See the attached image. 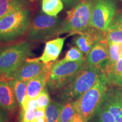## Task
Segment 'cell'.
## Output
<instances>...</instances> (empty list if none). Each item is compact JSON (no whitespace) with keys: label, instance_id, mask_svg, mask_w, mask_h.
<instances>
[{"label":"cell","instance_id":"6da1fadb","mask_svg":"<svg viewBox=\"0 0 122 122\" xmlns=\"http://www.w3.org/2000/svg\"><path fill=\"white\" fill-rule=\"evenodd\" d=\"M102 70L86 65L72 80L57 94L58 102L64 104L77 100L91 89L97 81Z\"/></svg>","mask_w":122,"mask_h":122},{"label":"cell","instance_id":"7a4b0ae2","mask_svg":"<svg viewBox=\"0 0 122 122\" xmlns=\"http://www.w3.org/2000/svg\"><path fill=\"white\" fill-rule=\"evenodd\" d=\"M109 85L107 77L102 70L93 86L77 100L73 101L76 113L88 122L101 104Z\"/></svg>","mask_w":122,"mask_h":122},{"label":"cell","instance_id":"3957f363","mask_svg":"<svg viewBox=\"0 0 122 122\" xmlns=\"http://www.w3.org/2000/svg\"><path fill=\"white\" fill-rule=\"evenodd\" d=\"M31 11L16 10L0 18V42L9 43L19 39L28 30Z\"/></svg>","mask_w":122,"mask_h":122},{"label":"cell","instance_id":"277c9868","mask_svg":"<svg viewBox=\"0 0 122 122\" xmlns=\"http://www.w3.org/2000/svg\"><path fill=\"white\" fill-rule=\"evenodd\" d=\"M94 0H80L72 9L67 11L59 35L68 36L84 32L91 27V19Z\"/></svg>","mask_w":122,"mask_h":122},{"label":"cell","instance_id":"5b68a950","mask_svg":"<svg viewBox=\"0 0 122 122\" xmlns=\"http://www.w3.org/2000/svg\"><path fill=\"white\" fill-rule=\"evenodd\" d=\"M63 20L58 16L37 14L30 23L28 40L31 42H41L59 36Z\"/></svg>","mask_w":122,"mask_h":122},{"label":"cell","instance_id":"8992f818","mask_svg":"<svg viewBox=\"0 0 122 122\" xmlns=\"http://www.w3.org/2000/svg\"><path fill=\"white\" fill-rule=\"evenodd\" d=\"M32 44L27 41L6 47L0 51V75L9 77L32 56Z\"/></svg>","mask_w":122,"mask_h":122},{"label":"cell","instance_id":"52a82bcc","mask_svg":"<svg viewBox=\"0 0 122 122\" xmlns=\"http://www.w3.org/2000/svg\"><path fill=\"white\" fill-rule=\"evenodd\" d=\"M86 65L85 58L76 62L59 64L55 61L47 82V88L51 92H58L70 83Z\"/></svg>","mask_w":122,"mask_h":122},{"label":"cell","instance_id":"ba28073f","mask_svg":"<svg viewBox=\"0 0 122 122\" xmlns=\"http://www.w3.org/2000/svg\"><path fill=\"white\" fill-rule=\"evenodd\" d=\"M115 0H94L92 10L91 27L105 32L117 14Z\"/></svg>","mask_w":122,"mask_h":122},{"label":"cell","instance_id":"9c48e42d","mask_svg":"<svg viewBox=\"0 0 122 122\" xmlns=\"http://www.w3.org/2000/svg\"><path fill=\"white\" fill-rule=\"evenodd\" d=\"M86 63L104 70L109 64V47L106 37L98 40L85 57Z\"/></svg>","mask_w":122,"mask_h":122},{"label":"cell","instance_id":"30bf717a","mask_svg":"<svg viewBox=\"0 0 122 122\" xmlns=\"http://www.w3.org/2000/svg\"><path fill=\"white\" fill-rule=\"evenodd\" d=\"M108 88L102 102V106L114 117L116 122H122V87Z\"/></svg>","mask_w":122,"mask_h":122},{"label":"cell","instance_id":"8fae6325","mask_svg":"<svg viewBox=\"0 0 122 122\" xmlns=\"http://www.w3.org/2000/svg\"><path fill=\"white\" fill-rule=\"evenodd\" d=\"M67 36L57 37L46 42L44 51L40 57L35 58H27L28 62H41L47 64L56 61L60 55Z\"/></svg>","mask_w":122,"mask_h":122},{"label":"cell","instance_id":"7c38bea8","mask_svg":"<svg viewBox=\"0 0 122 122\" xmlns=\"http://www.w3.org/2000/svg\"><path fill=\"white\" fill-rule=\"evenodd\" d=\"M10 79L6 76H0V107L7 113L14 114L18 104L9 83Z\"/></svg>","mask_w":122,"mask_h":122},{"label":"cell","instance_id":"4fadbf2b","mask_svg":"<svg viewBox=\"0 0 122 122\" xmlns=\"http://www.w3.org/2000/svg\"><path fill=\"white\" fill-rule=\"evenodd\" d=\"M106 37L105 32L91 27L84 32L77 34L74 39V42L84 54L86 55L91 51L96 42L102 38Z\"/></svg>","mask_w":122,"mask_h":122},{"label":"cell","instance_id":"5bb4252c","mask_svg":"<svg viewBox=\"0 0 122 122\" xmlns=\"http://www.w3.org/2000/svg\"><path fill=\"white\" fill-rule=\"evenodd\" d=\"M53 63L54 62L47 63L45 68L40 74L28 81L25 96L26 98H36L46 86Z\"/></svg>","mask_w":122,"mask_h":122},{"label":"cell","instance_id":"9a60e30c","mask_svg":"<svg viewBox=\"0 0 122 122\" xmlns=\"http://www.w3.org/2000/svg\"><path fill=\"white\" fill-rule=\"evenodd\" d=\"M46 66V64L41 62H28L25 61L14 72L7 77L28 81L40 74Z\"/></svg>","mask_w":122,"mask_h":122},{"label":"cell","instance_id":"2e32d148","mask_svg":"<svg viewBox=\"0 0 122 122\" xmlns=\"http://www.w3.org/2000/svg\"><path fill=\"white\" fill-rule=\"evenodd\" d=\"M107 41L122 43V14L117 13L105 32Z\"/></svg>","mask_w":122,"mask_h":122},{"label":"cell","instance_id":"e0dca14e","mask_svg":"<svg viewBox=\"0 0 122 122\" xmlns=\"http://www.w3.org/2000/svg\"><path fill=\"white\" fill-rule=\"evenodd\" d=\"M28 5L27 0H0V18L16 10L26 9Z\"/></svg>","mask_w":122,"mask_h":122},{"label":"cell","instance_id":"ac0fdd59","mask_svg":"<svg viewBox=\"0 0 122 122\" xmlns=\"http://www.w3.org/2000/svg\"><path fill=\"white\" fill-rule=\"evenodd\" d=\"M9 83L13 91L17 104L21 108L23 101L27 94L28 81H23L18 79L10 78Z\"/></svg>","mask_w":122,"mask_h":122},{"label":"cell","instance_id":"d6986e66","mask_svg":"<svg viewBox=\"0 0 122 122\" xmlns=\"http://www.w3.org/2000/svg\"><path fill=\"white\" fill-rule=\"evenodd\" d=\"M105 73L110 85L122 87V57L114 67Z\"/></svg>","mask_w":122,"mask_h":122},{"label":"cell","instance_id":"ffe728a7","mask_svg":"<svg viewBox=\"0 0 122 122\" xmlns=\"http://www.w3.org/2000/svg\"><path fill=\"white\" fill-rule=\"evenodd\" d=\"M42 11L50 16H57L63 9L62 0H42Z\"/></svg>","mask_w":122,"mask_h":122},{"label":"cell","instance_id":"44dd1931","mask_svg":"<svg viewBox=\"0 0 122 122\" xmlns=\"http://www.w3.org/2000/svg\"><path fill=\"white\" fill-rule=\"evenodd\" d=\"M65 104L60 102L53 101L45 110V116L47 122H58L61 112Z\"/></svg>","mask_w":122,"mask_h":122},{"label":"cell","instance_id":"7402d4cb","mask_svg":"<svg viewBox=\"0 0 122 122\" xmlns=\"http://www.w3.org/2000/svg\"><path fill=\"white\" fill-rule=\"evenodd\" d=\"M107 44L109 47V64L106 68L103 70L105 72L109 71L114 67L121 58L119 51V44L107 41Z\"/></svg>","mask_w":122,"mask_h":122},{"label":"cell","instance_id":"603a6c76","mask_svg":"<svg viewBox=\"0 0 122 122\" xmlns=\"http://www.w3.org/2000/svg\"><path fill=\"white\" fill-rule=\"evenodd\" d=\"M84 57V54L77 46H72L66 52L65 57L60 61H57V63L62 64L70 62H76L81 60Z\"/></svg>","mask_w":122,"mask_h":122},{"label":"cell","instance_id":"cb8c5ba5","mask_svg":"<svg viewBox=\"0 0 122 122\" xmlns=\"http://www.w3.org/2000/svg\"><path fill=\"white\" fill-rule=\"evenodd\" d=\"M76 114L73 102L66 103L61 111L58 122H71Z\"/></svg>","mask_w":122,"mask_h":122},{"label":"cell","instance_id":"d4e9b609","mask_svg":"<svg viewBox=\"0 0 122 122\" xmlns=\"http://www.w3.org/2000/svg\"><path fill=\"white\" fill-rule=\"evenodd\" d=\"M92 119L91 122H116L113 116L101 105H100Z\"/></svg>","mask_w":122,"mask_h":122},{"label":"cell","instance_id":"484cf974","mask_svg":"<svg viewBox=\"0 0 122 122\" xmlns=\"http://www.w3.org/2000/svg\"><path fill=\"white\" fill-rule=\"evenodd\" d=\"M36 100L37 104V109H46V108L51 102L46 86L41 92L40 93L36 98Z\"/></svg>","mask_w":122,"mask_h":122},{"label":"cell","instance_id":"4316f807","mask_svg":"<svg viewBox=\"0 0 122 122\" xmlns=\"http://www.w3.org/2000/svg\"><path fill=\"white\" fill-rule=\"evenodd\" d=\"M36 110L30 108L23 110L20 114V122H31L35 118Z\"/></svg>","mask_w":122,"mask_h":122},{"label":"cell","instance_id":"83f0119b","mask_svg":"<svg viewBox=\"0 0 122 122\" xmlns=\"http://www.w3.org/2000/svg\"><path fill=\"white\" fill-rule=\"evenodd\" d=\"M9 118L7 112L0 107V122H9Z\"/></svg>","mask_w":122,"mask_h":122},{"label":"cell","instance_id":"f1b7e54d","mask_svg":"<svg viewBox=\"0 0 122 122\" xmlns=\"http://www.w3.org/2000/svg\"><path fill=\"white\" fill-rule=\"evenodd\" d=\"M45 110L44 109H37L35 110V118L37 119L40 118H44L46 117L45 116Z\"/></svg>","mask_w":122,"mask_h":122},{"label":"cell","instance_id":"f546056e","mask_svg":"<svg viewBox=\"0 0 122 122\" xmlns=\"http://www.w3.org/2000/svg\"><path fill=\"white\" fill-rule=\"evenodd\" d=\"M65 6L67 7H71L75 6L80 0H62Z\"/></svg>","mask_w":122,"mask_h":122},{"label":"cell","instance_id":"4dcf8cb0","mask_svg":"<svg viewBox=\"0 0 122 122\" xmlns=\"http://www.w3.org/2000/svg\"><path fill=\"white\" fill-rule=\"evenodd\" d=\"M71 122H88L85 120L83 117H81L79 114L76 113L74 118L71 120Z\"/></svg>","mask_w":122,"mask_h":122},{"label":"cell","instance_id":"1f68e13d","mask_svg":"<svg viewBox=\"0 0 122 122\" xmlns=\"http://www.w3.org/2000/svg\"><path fill=\"white\" fill-rule=\"evenodd\" d=\"M119 51L120 56L122 57V43L119 44Z\"/></svg>","mask_w":122,"mask_h":122},{"label":"cell","instance_id":"d6a6232c","mask_svg":"<svg viewBox=\"0 0 122 122\" xmlns=\"http://www.w3.org/2000/svg\"><path fill=\"white\" fill-rule=\"evenodd\" d=\"M31 122H36V120H34V119H33V120H32V121Z\"/></svg>","mask_w":122,"mask_h":122},{"label":"cell","instance_id":"836d02e7","mask_svg":"<svg viewBox=\"0 0 122 122\" xmlns=\"http://www.w3.org/2000/svg\"><path fill=\"white\" fill-rule=\"evenodd\" d=\"M1 46H0V51H1Z\"/></svg>","mask_w":122,"mask_h":122},{"label":"cell","instance_id":"e575fe53","mask_svg":"<svg viewBox=\"0 0 122 122\" xmlns=\"http://www.w3.org/2000/svg\"><path fill=\"white\" fill-rule=\"evenodd\" d=\"M30 1H33V0H30Z\"/></svg>","mask_w":122,"mask_h":122},{"label":"cell","instance_id":"d590c367","mask_svg":"<svg viewBox=\"0 0 122 122\" xmlns=\"http://www.w3.org/2000/svg\"><path fill=\"white\" fill-rule=\"evenodd\" d=\"M2 75H0V76H1Z\"/></svg>","mask_w":122,"mask_h":122},{"label":"cell","instance_id":"8d00e7d4","mask_svg":"<svg viewBox=\"0 0 122 122\" xmlns=\"http://www.w3.org/2000/svg\"></svg>","mask_w":122,"mask_h":122}]
</instances>
